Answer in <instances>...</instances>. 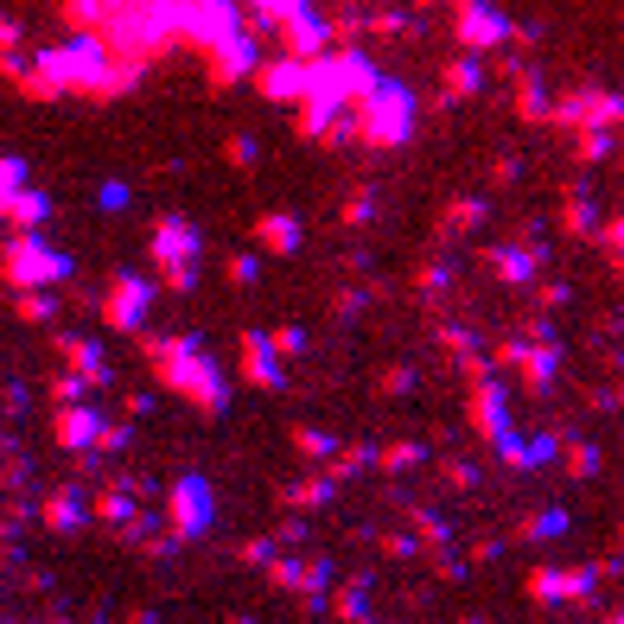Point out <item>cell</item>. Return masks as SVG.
Wrapping results in <instances>:
<instances>
[{"label":"cell","mask_w":624,"mask_h":624,"mask_svg":"<svg viewBox=\"0 0 624 624\" xmlns=\"http://www.w3.org/2000/svg\"><path fill=\"white\" fill-rule=\"evenodd\" d=\"M408 128H414V96L402 90V83L376 77L370 96L357 102V134L376 141V147H395V141H408Z\"/></svg>","instance_id":"6da1fadb"},{"label":"cell","mask_w":624,"mask_h":624,"mask_svg":"<svg viewBox=\"0 0 624 624\" xmlns=\"http://www.w3.org/2000/svg\"><path fill=\"white\" fill-rule=\"evenodd\" d=\"M160 351V363H172V383H179L192 402H204V408H223V370L211 363V351H198L192 338H172V344H153Z\"/></svg>","instance_id":"7a4b0ae2"},{"label":"cell","mask_w":624,"mask_h":624,"mask_svg":"<svg viewBox=\"0 0 624 624\" xmlns=\"http://www.w3.org/2000/svg\"><path fill=\"white\" fill-rule=\"evenodd\" d=\"M561 121H574V128L586 134H612L618 121H624V96H599V90H580V96H567L561 109H554Z\"/></svg>","instance_id":"3957f363"},{"label":"cell","mask_w":624,"mask_h":624,"mask_svg":"<svg viewBox=\"0 0 624 624\" xmlns=\"http://www.w3.org/2000/svg\"><path fill=\"white\" fill-rule=\"evenodd\" d=\"M64 268H71V262L51 255V249H39V242H13V249H7V274L20 287H45V281H58Z\"/></svg>","instance_id":"277c9868"},{"label":"cell","mask_w":624,"mask_h":624,"mask_svg":"<svg viewBox=\"0 0 624 624\" xmlns=\"http://www.w3.org/2000/svg\"><path fill=\"white\" fill-rule=\"evenodd\" d=\"M459 39L472 45V51H491V45H504L510 39V20L497 7H484V0H465V13H459Z\"/></svg>","instance_id":"5b68a950"},{"label":"cell","mask_w":624,"mask_h":624,"mask_svg":"<svg viewBox=\"0 0 624 624\" xmlns=\"http://www.w3.org/2000/svg\"><path fill=\"white\" fill-rule=\"evenodd\" d=\"M51 83H102V45H71V51H51L45 58Z\"/></svg>","instance_id":"8992f818"},{"label":"cell","mask_w":624,"mask_h":624,"mask_svg":"<svg viewBox=\"0 0 624 624\" xmlns=\"http://www.w3.org/2000/svg\"><path fill=\"white\" fill-rule=\"evenodd\" d=\"M242 376H249L255 389H281L287 383V370H281V351L262 338V332H249L242 338Z\"/></svg>","instance_id":"52a82bcc"},{"label":"cell","mask_w":624,"mask_h":624,"mask_svg":"<svg viewBox=\"0 0 624 624\" xmlns=\"http://www.w3.org/2000/svg\"><path fill=\"white\" fill-rule=\"evenodd\" d=\"M198 249H204L198 230H192V223H179V217L153 230V255H160L166 268H192V255H198Z\"/></svg>","instance_id":"ba28073f"},{"label":"cell","mask_w":624,"mask_h":624,"mask_svg":"<svg viewBox=\"0 0 624 624\" xmlns=\"http://www.w3.org/2000/svg\"><path fill=\"white\" fill-rule=\"evenodd\" d=\"M281 32H287V58H300V64L325 58V39H332V32H325V20H319V13H300V20H287Z\"/></svg>","instance_id":"9c48e42d"},{"label":"cell","mask_w":624,"mask_h":624,"mask_svg":"<svg viewBox=\"0 0 624 624\" xmlns=\"http://www.w3.org/2000/svg\"><path fill=\"white\" fill-rule=\"evenodd\" d=\"M262 90L281 96V102H300L306 96V64L300 58H274L268 71H262Z\"/></svg>","instance_id":"30bf717a"},{"label":"cell","mask_w":624,"mask_h":624,"mask_svg":"<svg viewBox=\"0 0 624 624\" xmlns=\"http://www.w3.org/2000/svg\"><path fill=\"white\" fill-rule=\"evenodd\" d=\"M147 300H153L147 281H115V325H141Z\"/></svg>","instance_id":"8fae6325"},{"label":"cell","mask_w":624,"mask_h":624,"mask_svg":"<svg viewBox=\"0 0 624 624\" xmlns=\"http://www.w3.org/2000/svg\"><path fill=\"white\" fill-rule=\"evenodd\" d=\"M478 427L491 433V440H504V433H510V427H504V389H497L491 376L478 383Z\"/></svg>","instance_id":"7c38bea8"},{"label":"cell","mask_w":624,"mask_h":624,"mask_svg":"<svg viewBox=\"0 0 624 624\" xmlns=\"http://www.w3.org/2000/svg\"><path fill=\"white\" fill-rule=\"evenodd\" d=\"M491 268L504 274L510 287H529L535 281V249H491Z\"/></svg>","instance_id":"4fadbf2b"},{"label":"cell","mask_w":624,"mask_h":624,"mask_svg":"<svg viewBox=\"0 0 624 624\" xmlns=\"http://www.w3.org/2000/svg\"><path fill=\"white\" fill-rule=\"evenodd\" d=\"M262 242L274 255H293V249H300V223H293L287 211H274V217H262Z\"/></svg>","instance_id":"5bb4252c"},{"label":"cell","mask_w":624,"mask_h":624,"mask_svg":"<svg viewBox=\"0 0 624 624\" xmlns=\"http://www.w3.org/2000/svg\"><path fill=\"white\" fill-rule=\"evenodd\" d=\"M179 516H185V529H204V516H211V491L198 478L179 484Z\"/></svg>","instance_id":"9a60e30c"},{"label":"cell","mask_w":624,"mask_h":624,"mask_svg":"<svg viewBox=\"0 0 624 624\" xmlns=\"http://www.w3.org/2000/svg\"><path fill=\"white\" fill-rule=\"evenodd\" d=\"M217 58H223V64H217V77H242V71H255V45L242 39V32H236V39L217 51Z\"/></svg>","instance_id":"2e32d148"},{"label":"cell","mask_w":624,"mask_h":624,"mask_svg":"<svg viewBox=\"0 0 624 624\" xmlns=\"http://www.w3.org/2000/svg\"><path fill=\"white\" fill-rule=\"evenodd\" d=\"M249 13L268 20V26H287V20H300V13H312V7L306 0H249Z\"/></svg>","instance_id":"e0dca14e"},{"label":"cell","mask_w":624,"mask_h":624,"mask_svg":"<svg viewBox=\"0 0 624 624\" xmlns=\"http://www.w3.org/2000/svg\"><path fill=\"white\" fill-rule=\"evenodd\" d=\"M478 90V64H453L446 71V96H472Z\"/></svg>","instance_id":"ac0fdd59"},{"label":"cell","mask_w":624,"mask_h":624,"mask_svg":"<svg viewBox=\"0 0 624 624\" xmlns=\"http://www.w3.org/2000/svg\"><path fill=\"white\" fill-rule=\"evenodd\" d=\"M478 217H484V204H478V198H465V204H453V211H446V223H453V230H472Z\"/></svg>","instance_id":"d6986e66"},{"label":"cell","mask_w":624,"mask_h":624,"mask_svg":"<svg viewBox=\"0 0 624 624\" xmlns=\"http://www.w3.org/2000/svg\"><path fill=\"white\" fill-rule=\"evenodd\" d=\"M370 459H376V453H370V446H351V453H338V472H332V478H351V472H357V465H370Z\"/></svg>","instance_id":"ffe728a7"},{"label":"cell","mask_w":624,"mask_h":624,"mask_svg":"<svg viewBox=\"0 0 624 624\" xmlns=\"http://www.w3.org/2000/svg\"><path fill=\"white\" fill-rule=\"evenodd\" d=\"M268 344H274V351H287V357H300V351H306V332H300V325H287V332L268 338Z\"/></svg>","instance_id":"44dd1931"},{"label":"cell","mask_w":624,"mask_h":624,"mask_svg":"<svg viewBox=\"0 0 624 624\" xmlns=\"http://www.w3.org/2000/svg\"><path fill=\"white\" fill-rule=\"evenodd\" d=\"M13 217L20 223H45V198H13Z\"/></svg>","instance_id":"7402d4cb"},{"label":"cell","mask_w":624,"mask_h":624,"mask_svg":"<svg viewBox=\"0 0 624 624\" xmlns=\"http://www.w3.org/2000/svg\"><path fill=\"white\" fill-rule=\"evenodd\" d=\"M567 230H593V204H586V198L567 204Z\"/></svg>","instance_id":"603a6c76"},{"label":"cell","mask_w":624,"mask_h":624,"mask_svg":"<svg viewBox=\"0 0 624 624\" xmlns=\"http://www.w3.org/2000/svg\"><path fill=\"white\" fill-rule=\"evenodd\" d=\"M90 433H96L90 414H64V440H90Z\"/></svg>","instance_id":"cb8c5ba5"},{"label":"cell","mask_w":624,"mask_h":624,"mask_svg":"<svg viewBox=\"0 0 624 624\" xmlns=\"http://www.w3.org/2000/svg\"><path fill=\"white\" fill-rule=\"evenodd\" d=\"M255 274H262V268H255V255H230V281H242V287H249Z\"/></svg>","instance_id":"d4e9b609"},{"label":"cell","mask_w":624,"mask_h":624,"mask_svg":"<svg viewBox=\"0 0 624 624\" xmlns=\"http://www.w3.org/2000/svg\"><path fill=\"white\" fill-rule=\"evenodd\" d=\"M523 115H529V121L548 115V102H542V90H535V83H523Z\"/></svg>","instance_id":"484cf974"},{"label":"cell","mask_w":624,"mask_h":624,"mask_svg":"<svg viewBox=\"0 0 624 624\" xmlns=\"http://www.w3.org/2000/svg\"><path fill=\"white\" fill-rule=\"evenodd\" d=\"M580 153H586V160H605V153H612V134H586Z\"/></svg>","instance_id":"4316f807"},{"label":"cell","mask_w":624,"mask_h":624,"mask_svg":"<svg viewBox=\"0 0 624 624\" xmlns=\"http://www.w3.org/2000/svg\"><path fill=\"white\" fill-rule=\"evenodd\" d=\"M414 459H421V446H414V440H408V446H389V453H383V465H414Z\"/></svg>","instance_id":"83f0119b"},{"label":"cell","mask_w":624,"mask_h":624,"mask_svg":"<svg viewBox=\"0 0 624 624\" xmlns=\"http://www.w3.org/2000/svg\"><path fill=\"white\" fill-rule=\"evenodd\" d=\"M230 160H236V166L255 160V141H249V134H236V141H230Z\"/></svg>","instance_id":"f1b7e54d"},{"label":"cell","mask_w":624,"mask_h":624,"mask_svg":"<svg viewBox=\"0 0 624 624\" xmlns=\"http://www.w3.org/2000/svg\"><path fill=\"white\" fill-rule=\"evenodd\" d=\"M300 453H332V440H325V433H306V427H300Z\"/></svg>","instance_id":"f546056e"},{"label":"cell","mask_w":624,"mask_h":624,"mask_svg":"<svg viewBox=\"0 0 624 624\" xmlns=\"http://www.w3.org/2000/svg\"><path fill=\"white\" fill-rule=\"evenodd\" d=\"M605 242H612V249H618V255H624V217H618V223H612V230H605Z\"/></svg>","instance_id":"4dcf8cb0"}]
</instances>
